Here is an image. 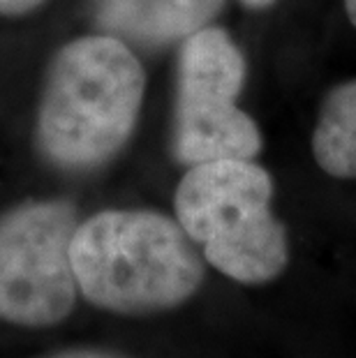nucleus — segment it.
I'll use <instances>...</instances> for the list:
<instances>
[{"mask_svg": "<svg viewBox=\"0 0 356 358\" xmlns=\"http://www.w3.org/2000/svg\"><path fill=\"white\" fill-rule=\"evenodd\" d=\"M42 3L44 0H0V17H24Z\"/></svg>", "mask_w": 356, "mask_h": 358, "instance_id": "8", "label": "nucleus"}, {"mask_svg": "<svg viewBox=\"0 0 356 358\" xmlns=\"http://www.w3.org/2000/svg\"><path fill=\"white\" fill-rule=\"evenodd\" d=\"M243 3L248 7H252V10H262V7H269V5H273L276 0H243Z\"/></svg>", "mask_w": 356, "mask_h": 358, "instance_id": "9", "label": "nucleus"}, {"mask_svg": "<svg viewBox=\"0 0 356 358\" xmlns=\"http://www.w3.org/2000/svg\"><path fill=\"white\" fill-rule=\"evenodd\" d=\"M273 180L252 159L192 164L173 196L176 220L206 262L241 285H266L287 268L290 243L271 213Z\"/></svg>", "mask_w": 356, "mask_h": 358, "instance_id": "3", "label": "nucleus"}, {"mask_svg": "<svg viewBox=\"0 0 356 358\" xmlns=\"http://www.w3.org/2000/svg\"><path fill=\"white\" fill-rule=\"evenodd\" d=\"M143 90V67L120 37L67 42L51 60L37 109L42 155L72 171L109 162L134 132Z\"/></svg>", "mask_w": 356, "mask_h": 358, "instance_id": "1", "label": "nucleus"}, {"mask_svg": "<svg viewBox=\"0 0 356 358\" xmlns=\"http://www.w3.org/2000/svg\"><path fill=\"white\" fill-rule=\"evenodd\" d=\"M72 266L83 299L118 315L171 310L204 280L190 236L155 210H102L77 224Z\"/></svg>", "mask_w": 356, "mask_h": 358, "instance_id": "2", "label": "nucleus"}, {"mask_svg": "<svg viewBox=\"0 0 356 358\" xmlns=\"http://www.w3.org/2000/svg\"><path fill=\"white\" fill-rule=\"evenodd\" d=\"M243 81V53L227 30L206 26L183 40L173 116L178 162L192 166L259 155V127L236 104Z\"/></svg>", "mask_w": 356, "mask_h": 358, "instance_id": "4", "label": "nucleus"}, {"mask_svg": "<svg viewBox=\"0 0 356 358\" xmlns=\"http://www.w3.org/2000/svg\"><path fill=\"white\" fill-rule=\"evenodd\" d=\"M56 358H104V356H97V354H65V356H56Z\"/></svg>", "mask_w": 356, "mask_h": 358, "instance_id": "11", "label": "nucleus"}, {"mask_svg": "<svg viewBox=\"0 0 356 358\" xmlns=\"http://www.w3.org/2000/svg\"><path fill=\"white\" fill-rule=\"evenodd\" d=\"M222 5L225 0H95V14L107 35L164 47L206 28Z\"/></svg>", "mask_w": 356, "mask_h": 358, "instance_id": "6", "label": "nucleus"}, {"mask_svg": "<svg viewBox=\"0 0 356 358\" xmlns=\"http://www.w3.org/2000/svg\"><path fill=\"white\" fill-rule=\"evenodd\" d=\"M313 155L333 178H356V79L333 88L313 132Z\"/></svg>", "mask_w": 356, "mask_h": 358, "instance_id": "7", "label": "nucleus"}, {"mask_svg": "<svg viewBox=\"0 0 356 358\" xmlns=\"http://www.w3.org/2000/svg\"><path fill=\"white\" fill-rule=\"evenodd\" d=\"M77 215L65 201H28L0 215V319L54 326L77 301L72 238Z\"/></svg>", "mask_w": 356, "mask_h": 358, "instance_id": "5", "label": "nucleus"}, {"mask_svg": "<svg viewBox=\"0 0 356 358\" xmlns=\"http://www.w3.org/2000/svg\"><path fill=\"white\" fill-rule=\"evenodd\" d=\"M345 7H347V17L356 26V0H345Z\"/></svg>", "mask_w": 356, "mask_h": 358, "instance_id": "10", "label": "nucleus"}]
</instances>
